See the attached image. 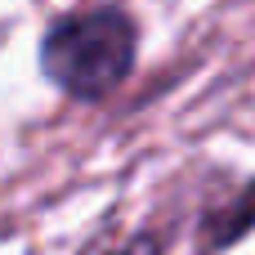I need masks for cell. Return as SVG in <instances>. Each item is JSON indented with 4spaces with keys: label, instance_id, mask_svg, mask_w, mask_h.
<instances>
[{
    "label": "cell",
    "instance_id": "cell-1",
    "mask_svg": "<svg viewBox=\"0 0 255 255\" xmlns=\"http://www.w3.org/2000/svg\"><path fill=\"white\" fill-rule=\"evenodd\" d=\"M134 18L121 4H90L45 36V72L54 85H63L76 99H99L117 90L134 67Z\"/></svg>",
    "mask_w": 255,
    "mask_h": 255
},
{
    "label": "cell",
    "instance_id": "cell-2",
    "mask_svg": "<svg viewBox=\"0 0 255 255\" xmlns=\"http://www.w3.org/2000/svg\"><path fill=\"white\" fill-rule=\"evenodd\" d=\"M126 255H152V251H148V247H143V251H126Z\"/></svg>",
    "mask_w": 255,
    "mask_h": 255
}]
</instances>
